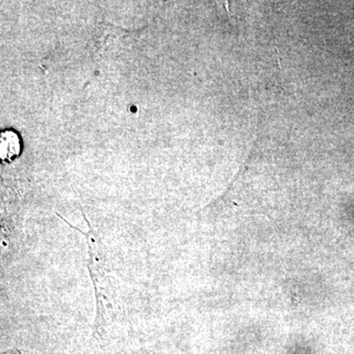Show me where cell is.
<instances>
[{
  "label": "cell",
  "mask_w": 354,
  "mask_h": 354,
  "mask_svg": "<svg viewBox=\"0 0 354 354\" xmlns=\"http://www.w3.org/2000/svg\"><path fill=\"white\" fill-rule=\"evenodd\" d=\"M21 142L14 131H3L0 136V158L3 162H11L19 156Z\"/></svg>",
  "instance_id": "1"
}]
</instances>
